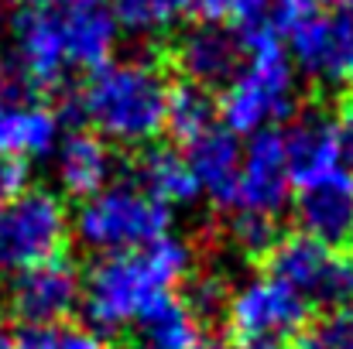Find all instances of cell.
Returning a JSON list of instances; mask_svg holds the SVG:
<instances>
[{"instance_id":"cell-28","label":"cell","mask_w":353,"mask_h":349,"mask_svg":"<svg viewBox=\"0 0 353 349\" xmlns=\"http://www.w3.org/2000/svg\"><path fill=\"white\" fill-rule=\"evenodd\" d=\"M240 0H192V14H199V21H210V24H227L234 21Z\"/></svg>"},{"instance_id":"cell-18","label":"cell","mask_w":353,"mask_h":349,"mask_svg":"<svg viewBox=\"0 0 353 349\" xmlns=\"http://www.w3.org/2000/svg\"><path fill=\"white\" fill-rule=\"evenodd\" d=\"M240 151H243V144L223 123H213L210 130H203V134H196L192 140L182 144V154H185V161H189V168H192V175L203 189V199H210L220 213H227L230 199H234Z\"/></svg>"},{"instance_id":"cell-33","label":"cell","mask_w":353,"mask_h":349,"mask_svg":"<svg viewBox=\"0 0 353 349\" xmlns=\"http://www.w3.org/2000/svg\"><path fill=\"white\" fill-rule=\"evenodd\" d=\"M347 240H350V246H353V226H350V236H347Z\"/></svg>"},{"instance_id":"cell-23","label":"cell","mask_w":353,"mask_h":349,"mask_svg":"<svg viewBox=\"0 0 353 349\" xmlns=\"http://www.w3.org/2000/svg\"><path fill=\"white\" fill-rule=\"evenodd\" d=\"M213 123H220V107L210 96V89H199V86H189V83L175 86L172 110H168V130L179 144L192 140L196 134L210 130Z\"/></svg>"},{"instance_id":"cell-17","label":"cell","mask_w":353,"mask_h":349,"mask_svg":"<svg viewBox=\"0 0 353 349\" xmlns=\"http://www.w3.org/2000/svg\"><path fill=\"white\" fill-rule=\"evenodd\" d=\"M52 171H55L59 189L83 202L114 182L117 158H114V147L100 134L72 130V134H62L59 147L52 151Z\"/></svg>"},{"instance_id":"cell-31","label":"cell","mask_w":353,"mask_h":349,"mask_svg":"<svg viewBox=\"0 0 353 349\" xmlns=\"http://www.w3.org/2000/svg\"><path fill=\"white\" fill-rule=\"evenodd\" d=\"M199 349H243V346H236L234 339H206Z\"/></svg>"},{"instance_id":"cell-5","label":"cell","mask_w":353,"mask_h":349,"mask_svg":"<svg viewBox=\"0 0 353 349\" xmlns=\"http://www.w3.org/2000/svg\"><path fill=\"white\" fill-rule=\"evenodd\" d=\"M69 236L72 213L65 195L45 185H24L0 206V277H14L45 260L65 257Z\"/></svg>"},{"instance_id":"cell-32","label":"cell","mask_w":353,"mask_h":349,"mask_svg":"<svg viewBox=\"0 0 353 349\" xmlns=\"http://www.w3.org/2000/svg\"><path fill=\"white\" fill-rule=\"evenodd\" d=\"M312 3H316V7H326V10H330V7H347V3H353V0H312Z\"/></svg>"},{"instance_id":"cell-16","label":"cell","mask_w":353,"mask_h":349,"mask_svg":"<svg viewBox=\"0 0 353 349\" xmlns=\"http://www.w3.org/2000/svg\"><path fill=\"white\" fill-rule=\"evenodd\" d=\"M292 213L299 233L340 246L353 226V175L340 168L312 185H302L299 195L292 199Z\"/></svg>"},{"instance_id":"cell-2","label":"cell","mask_w":353,"mask_h":349,"mask_svg":"<svg viewBox=\"0 0 353 349\" xmlns=\"http://www.w3.org/2000/svg\"><path fill=\"white\" fill-rule=\"evenodd\" d=\"M172 93V76L151 55H123L86 76L76 110L86 130L100 134L110 147L148 151L168 130Z\"/></svg>"},{"instance_id":"cell-13","label":"cell","mask_w":353,"mask_h":349,"mask_svg":"<svg viewBox=\"0 0 353 349\" xmlns=\"http://www.w3.org/2000/svg\"><path fill=\"white\" fill-rule=\"evenodd\" d=\"M243 55H247V45L240 41L236 28L210 24V21H199L189 31H182L175 41V52H172L182 79L189 86H199L210 93L234 79Z\"/></svg>"},{"instance_id":"cell-6","label":"cell","mask_w":353,"mask_h":349,"mask_svg":"<svg viewBox=\"0 0 353 349\" xmlns=\"http://www.w3.org/2000/svg\"><path fill=\"white\" fill-rule=\"evenodd\" d=\"M223 322L236 346L281 349L295 343L299 332L309 326V302L274 274L261 271L230 284Z\"/></svg>"},{"instance_id":"cell-12","label":"cell","mask_w":353,"mask_h":349,"mask_svg":"<svg viewBox=\"0 0 353 349\" xmlns=\"http://www.w3.org/2000/svg\"><path fill=\"white\" fill-rule=\"evenodd\" d=\"M7 52L14 62L24 69L28 83L45 93L65 83L69 65H65V48L55 21V7H17L10 17V45Z\"/></svg>"},{"instance_id":"cell-21","label":"cell","mask_w":353,"mask_h":349,"mask_svg":"<svg viewBox=\"0 0 353 349\" xmlns=\"http://www.w3.org/2000/svg\"><path fill=\"white\" fill-rule=\"evenodd\" d=\"M312 10H316L312 0H240L234 28L247 48L281 45Z\"/></svg>"},{"instance_id":"cell-8","label":"cell","mask_w":353,"mask_h":349,"mask_svg":"<svg viewBox=\"0 0 353 349\" xmlns=\"http://www.w3.org/2000/svg\"><path fill=\"white\" fill-rule=\"evenodd\" d=\"M288 55L305 79L326 89L353 86V3L312 10L288 34Z\"/></svg>"},{"instance_id":"cell-30","label":"cell","mask_w":353,"mask_h":349,"mask_svg":"<svg viewBox=\"0 0 353 349\" xmlns=\"http://www.w3.org/2000/svg\"><path fill=\"white\" fill-rule=\"evenodd\" d=\"M0 349H14V336H10V329H7V319L0 315Z\"/></svg>"},{"instance_id":"cell-9","label":"cell","mask_w":353,"mask_h":349,"mask_svg":"<svg viewBox=\"0 0 353 349\" xmlns=\"http://www.w3.org/2000/svg\"><path fill=\"white\" fill-rule=\"evenodd\" d=\"M288 206H292V171L281 130L250 134L240 151V171L227 216L247 213L261 220H278Z\"/></svg>"},{"instance_id":"cell-19","label":"cell","mask_w":353,"mask_h":349,"mask_svg":"<svg viewBox=\"0 0 353 349\" xmlns=\"http://www.w3.org/2000/svg\"><path fill=\"white\" fill-rule=\"evenodd\" d=\"M161 206L175 209H192L203 199V189L182 154V147H165V144H151L141 158H137V175H134Z\"/></svg>"},{"instance_id":"cell-24","label":"cell","mask_w":353,"mask_h":349,"mask_svg":"<svg viewBox=\"0 0 353 349\" xmlns=\"http://www.w3.org/2000/svg\"><path fill=\"white\" fill-rule=\"evenodd\" d=\"M14 349H107L103 336L93 326H79L72 319L48 322V326H24L14 339Z\"/></svg>"},{"instance_id":"cell-14","label":"cell","mask_w":353,"mask_h":349,"mask_svg":"<svg viewBox=\"0 0 353 349\" xmlns=\"http://www.w3.org/2000/svg\"><path fill=\"white\" fill-rule=\"evenodd\" d=\"M281 140H285V158H288V171H292L295 189L312 185V182L343 168L340 123L326 110L295 114L288 120V127L281 130Z\"/></svg>"},{"instance_id":"cell-29","label":"cell","mask_w":353,"mask_h":349,"mask_svg":"<svg viewBox=\"0 0 353 349\" xmlns=\"http://www.w3.org/2000/svg\"><path fill=\"white\" fill-rule=\"evenodd\" d=\"M336 123H340V154H343L347 171L353 175V103H347V110Z\"/></svg>"},{"instance_id":"cell-3","label":"cell","mask_w":353,"mask_h":349,"mask_svg":"<svg viewBox=\"0 0 353 349\" xmlns=\"http://www.w3.org/2000/svg\"><path fill=\"white\" fill-rule=\"evenodd\" d=\"M172 233V209L161 206L137 178H114L97 195L83 199L72 216V236L97 257L144 250Z\"/></svg>"},{"instance_id":"cell-27","label":"cell","mask_w":353,"mask_h":349,"mask_svg":"<svg viewBox=\"0 0 353 349\" xmlns=\"http://www.w3.org/2000/svg\"><path fill=\"white\" fill-rule=\"evenodd\" d=\"M28 182V165L21 161H10V158H0V206L7 199H14Z\"/></svg>"},{"instance_id":"cell-25","label":"cell","mask_w":353,"mask_h":349,"mask_svg":"<svg viewBox=\"0 0 353 349\" xmlns=\"http://www.w3.org/2000/svg\"><path fill=\"white\" fill-rule=\"evenodd\" d=\"M295 349H353V305L312 319L299 332Z\"/></svg>"},{"instance_id":"cell-20","label":"cell","mask_w":353,"mask_h":349,"mask_svg":"<svg viewBox=\"0 0 353 349\" xmlns=\"http://www.w3.org/2000/svg\"><path fill=\"white\" fill-rule=\"evenodd\" d=\"M203 343V319L179 295L165 298L130 326V349H199Z\"/></svg>"},{"instance_id":"cell-26","label":"cell","mask_w":353,"mask_h":349,"mask_svg":"<svg viewBox=\"0 0 353 349\" xmlns=\"http://www.w3.org/2000/svg\"><path fill=\"white\" fill-rule=\"evenodd\" d=\"M227 240L236 253L243 257H268V250L281 240L278 233V220H261V216H247V213H234L227 223Z\"/></svg>"},{"instance_id":"cell-7","label":"cell","mask_w":353,"mask_h":349,"mask_svg":"<svg viewBox=\"0 0 353 349\" xmlns=\"http://www.w3.org/2000/svg\"><path fill=\"white\" fill-rule=\"evenodd\" d=\"M268 274L295 288L309 308H347L353 305V253L312 240L305 233L281 236L268 250Z\"/></svg>"},{"instance_id":"cell-15","label":"cell","mask_w":353,"mask_h":349,"mask_svg":"<svg viewBox=\"0 0 353 349\" xmlns=\"http://www.w3.org/2000/svg\"><path fill=\"white\" fill-rule=\"evenodd\" d=\"M62 140V116L41 96H0V158H52Z\"/></svg>"},{"instance_id":"cell-11","label":"cell","mask_w":353,"mask_h":349,"mask_svg":"<svg viewBox=\"0 0 353 349\" xmlns=\"http://www.w3.org/2000/svg\"><path fill=\"white\" fill-rule=\"evenodd\" d=\"M55 21L65 48V65L72 72H97L110 59H117L120 24L110 0H59Z\"/></svg>"},{"instance_id":"cell-4","label":"cell","mask_w":353,"mask_h":349,"mask_svg":"<svg viewBox=\"0 0 353 349\" xmlns=\"http://www.w3.org/2000/svg\"><path fill=\"white\" fill-rule=\"evenodd\" d=\"M220 123L240 134L281 130L299 114V69L285 45H254L247 48L236 76L223 86Z\"/></svg>"},{"instance_id":"cell-1","label":"cell","mask_w":353,"mask_h":349,"mask_svg":"<svg viewBox=\"0 0 353 349\" xmlns=\"http://www.w3.org/2000/svg\"><path fill=\"white\" fill-rule=\"evenodd\" d=\"M196 271V246L165 233L144 250L100 257L83 274V312L97 332H123L172 298Z\"/></svg>"},{"instance_id":"cell-22","label":"cell","mask_w":353,"mask_h":349,"mask_svg":"<svg viewBox=\"0 0 353 349\" xmlns=\"http://www.w3.org/2000/svg\"><path fill=\"white\" fill-rule=\"evenodd\" d=\"M110 7H114L120 31L141 41L172 34L192 14V0H110Z\"/></svg>"},{"instance_id":"cell-10","label":"cell","mask_w":353,"mask_h":349,"mask_svg":"<svg viewBox=\"0 0 353 349\" xmlns=\"http://www.w3.org/2000/svg\"><path fill=\"white\" fill-rule=\"evenodd\" d=\"M3 305L24 326L65 322L76 308H83V274L69 257L45 260L24 274L7 277Z\"/></svg>"}]
</instances>
